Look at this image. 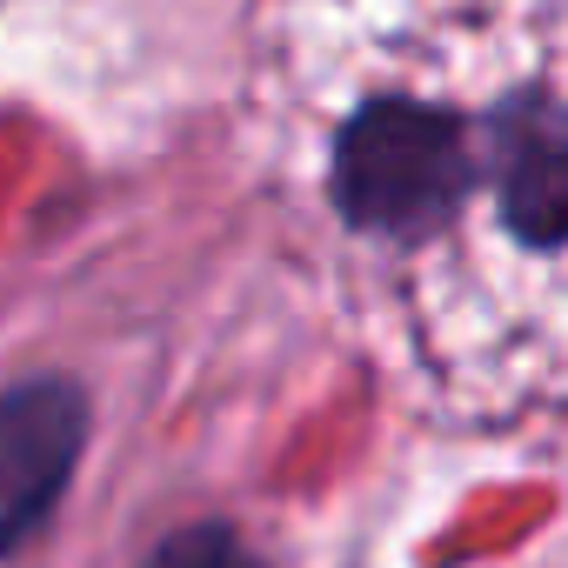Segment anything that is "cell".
Listing matches in <instances>:
<instances>
[{"label": "cell", "instance_id": "6da1fadb", "mask_svg": "<svg viewBox=\"0 0 568 568\" xmlns=\"http://www.w3.org/2000/svg\"><path fill=\"white\" fill-rule=\"evenodd\" d=\"M247 114L348 247L568 281V0H261Z\"/></svg>", "mask_w": 568, "mask_h": 568}, {"label": "cell", "instance_id": "7a4b0ae2", "mask_svg": "<svg viewBox=\"0 0 568 568\" xmlns=\"http://www.w3.org/2000/svg\"><path fill=\"white\" fill-rule=\"evenodd\" d=\"M88 442V402L74 382L41 375L21 388H0V555L34 541L54 515L74 462Z\"/></svg>", "mask_w": 568, "mask_h": 568}, {"label": "cell", "instance_id": "3957f363", "mask_svg": "<svg viewBox=\"0 0 568 568\" xmlns=\"http://www.w3.org/2000/svg\"><path fill=\"white\" fill-rule=\"evenodd\" d=\"M141 568H261L247 548H241V535L234 528H221V521H201V528H181V535H168Z\"/></svg>", "mask_w": 568, "mask_h": 568}]
</instances>
